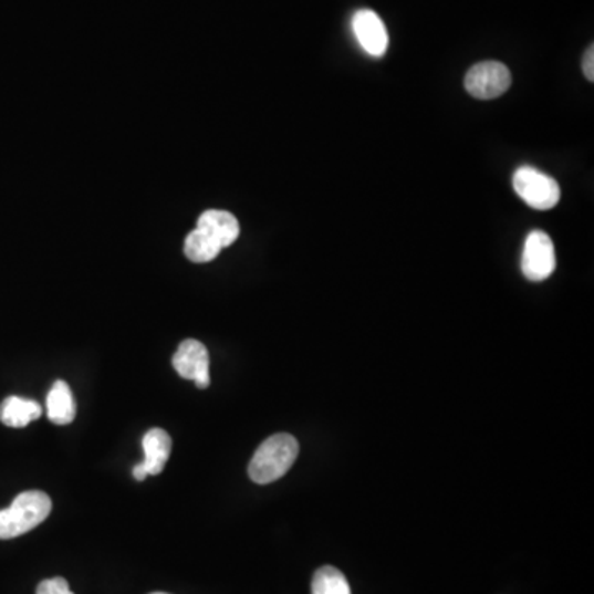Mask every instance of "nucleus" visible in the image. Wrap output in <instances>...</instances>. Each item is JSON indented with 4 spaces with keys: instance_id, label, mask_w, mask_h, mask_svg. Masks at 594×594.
I'll use <instances>...</instances> for the list:
<instances>
[{
    "instance_id": "nucleus-2",
    "label": "nucleus",
    "mask_w": 594,
    "mask_h": 594,
    "mask_svg": "<svg viewBox=\"0 0 594 594\" xmlns=\"http://www.w3.org/2000/svg\"><path fill=\"white\" fill-rule=\"evenodd\" d=\"M52 499L42 491L22 492L9 509L0 510V540L15 539L45 522Z\"/></svg>"
},
{
    "instance_id": "nucleus-14",
    "label": "nucleus",
    "mask_w": 594,
    "mask_h": 594,
    "mask_svg": "<svg viewBox=\"0 0 594 594\" xmlns=\"http://www.w3.org/2000/svg\"><path fill=\"white\" fill-rule=\"evenodd\" d=\"M37 594H75L70 590L65 579L43 580L37 588Z\"/></svg>"
},
{
    "instance_id": "nucleus-3",
    "label": "nucleus",
    "mask_w": 594,
    "mask_h": 594,
    "mask_svg": "<svg viewBox=\"0 0 594 594\" xmlns=\"http://www.w3.org/2000/svg\"><path fill=\"white\" fill-rule=\"evenodd\" d=\"M513 190L535 210H550L559 204L562 196L559 183L533 167H520L517 170L513 176Z\"/></svg>"
},
{
    "instance_id": "nucleus-9",
    "label": "nucleus",
    "mask_w": 594,
    "mask_h": 594,
    "mask_svg": "<svg viewBox=\"0 0 594 594\" xmlns=\"http://www.w3.org/2000/svg\"><path fill=\"white\" fill-rule=\"evenodd\" d=\"M198 230L210 235L221 248L230 247L240 237V223L230 211L207 210L198 217Z\"/></svg>"
},
{
    "instance_id": "nucleus-8",
    "label": "nucleus",
    "mask_w": 594,
    "mask_h": 594,
    "mask_svg": "<svg viewBox=\"0 0 594 594\" xmlns=\"http://www.w3.org/2000/svg\"><path fill=\"white\" fill-rule=\"evenodd\" d=\"M352 29L368 55L384 56L388 49V32L384 20L374 10L362 9L352 19Z\"/></svg>"
},
{
    "instance_id": "nucleus-1",
    "label": "nucleus",
    "mask_w": 594,
    "mask_h": 594,
    "mask_svg": "<svg viewBox=\"0 0 594 594\" xmlns=\"http://www.w3.org/2000/svg\"><path fill=\"white\" fill-rule=\"evenodd\" d=\"M298 455V439L288 433H278L257 449L248 466V475L257 484H271L293 468Z\"/></svg>"
},
{
    "instance_id": "nucleus-13",
    "label": "nucleus",
    "mask_w": 594,
    "mask_h": 594,
    "mask_svg": "<svg viewBox=\"0 0 594 594\" xmlns=\"http://www.w3.org/2000/svg\"><path fill=\"white\" fill-rule=\"evenodd\" d=\"M312 594H352V592L341 570L322 566L312 579Z\"/></svg>"
},
{
    "instance_id": "nucleus-5",
    "label": "nucleus",
    "mask_w": 594,
    "mask_h": 594,
    "mask_svg": "<svg viewBox=\"0 0 594 594\" xmlns=\"http://www.w3.org/2000/svg\"><path fill=\"white\" fill-rule=\"evenodd\" d=\"M512 85L510 70L500 62H481L466 75L465 86L469 95L478 100H494Z\"/></svg>"
},
{
    "instance_id": "nucleus-16",
    "label": "nucleus",
    "mask_w": 594,
    "mask_h": 594,
    "mask_svg": "<svg viewBox=\"0 0 594 594\" xmlns=\"http://www.w3.org/2000/svg\"><path fill=\"white\" fill-rule=\"evenodd\" d=\"M150 594H169V593H150Z\"/></svg>"
},
{
    "instance_id": "nucleus-10",
    "label": "nucleus",
    "mask_w": 594,
    "mask_h": 594,
    "mask_svg": "<svg viewBox=\"0 0 594 594\" xmlns=\"http://www.w3.org/2000/svg\"><path fill=\"white\" fill-rule=\"evenodd\" d=\"M42 416V406L33 399L9 396L0 405V421L9 428H25Z\"/></svg>"
},
{
    "instance_id": "nucleus-15",
    "label": "nucleus",
    "mask_w": 594,
    "mask_h": 594,
    "mask_svg": "<svg viewBox=\"0 0 594 594\" xmlns=\"http://www.w3.org/2000/svg\"><path fill=\"white\" fill-rule=\"evenodd\" d=\"M583 73L590 82H594V46H590L583 56Z\"/></svg>"
},
{
    "instance_id": "nucleus-12",
    "label": "nucleus",
    "mask_w": 594,
    "mask_h": 594,
    "mask_svg": "<svg viewBox=\"0 0 594 594\" xmlns=\"http://www.w3.org/2000/svg\"><path fill=\"white\" fill-rule=\"evenodd\" d=\"M221 250H223V248H221L210 235L198 230V228L187 235L186 243H184L186 257L189 258L190 261H194V263H208V261H213L215 258L220 254Z\"/></svg>"
},
{
    "instance_id": "nucleus-11",
    "label": "nucleus",
    "mask_w": 594,
    "mask_h": 594,
    "mask_svg": "<svg viewBox=\"0 0 594 594\" xmlns=\"http://www.w3.org/2000/svg\"><path fill=\"white\" fill-rule=\"evenodd\" d=\"M46 416L53 425H70L76 416V403L72 388L65 382L53 384L46 396Z\"/></svg>"
},
{
    "instance_id": "nucleus-4",
    "label": "nucleus",
    "mask_w": 594,
    "mask_h": 594,
    "mask_svg": "<svg viewBox=\"0 0 594 594\" xmlns=\"http://www.w3.org/2000/svg\"><path fill=\"white\" fill-rule=\"evenodd\" d=\"M555 268L556 254L552 238L540 230L529 233L522 253V273L527 280L535 283L549 280Z\"/></svg>"
},
{
    "instance_id": "nucleus-7",
    "label": "nucleus",
    "mask_w": 594,
    "mask_h": 594,
    "mask_svg": "<svg viewBox=\"0 0 594 594\" xmlns=\"http://www.w3.org/2000/svg\"><path fill=\"white\" fill-rule=\"evenodd\" d=\"M143 448L146 458L133 469L134 479L139 482H143L147 476H157L164 471L173 452V439L164 429L153 428L144 436Z\"/></svg>"
},
{
    "instance_id": "nucleus-6",
    "label": "nucleus",
    "mask_w": 594,
    "mask_h": 594,
    "mask_svg": "<svg viewBox=\"0 0 594 594\" xmlns=\"http://www.w3.org/2000/svg\"><path fill=\"white\" fill-rule=\"evenodd\" d=\"M173 365L180 377L196 382L200 390L210 385V355L207 347L196 338H187L179 345L174 354Z\"/></svg>"
}]
</instances>
